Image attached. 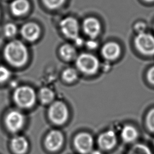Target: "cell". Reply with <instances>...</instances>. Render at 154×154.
Listing matches in <instances>:
<instances>
[{"instance_id": "cell-31", "label": "cell", "mask_w": 154, "mask_h": 154, "mask_svg": "<svg viewBox=\"0 0 154 154\" xmlns=\"http://www.w3.org/2000/svg\"><path fill=\"white\" fill-rule=\"evenodd\" d=\"M128 154H133V153H131V152H129Z\"/></svg>"}, {"instance_id": "cell-28", "label": "cell", "mask_w": 154, "mask_h": 154, "mask_svg": "<svg viewBox=\"0 0 154 154\" xmlns=\"http://www.w3.org/2000/svg\"><path fill=\"white\" fill-rule=\"evenodd\" d=\"M75 43L78 45V46H81L83 43H84V40L82 38H81L80 37H78L77 38H76L75 40Z\"/></svg>"}, {"instance_id": "cell-14", "label": "cell", "mask_w": 154, "mask_h": 154, "mask_svg": "<svg viewBox=\"0 0 154 154\" xmlns=\"http://www.w3.org/2000/svg\"><path fill=\"white\" fill-rule=\"evenodd\" d=\"M101 52L105 59L114 60L120 55L121 49L118 43L114 42H109L103 46Z\"/></svg>"}, {"instance_id": "cell-30", "label": "cell", "mask_w": 154, "mask_h": 154, "mask_svg": "<svg viewBox=\"0 0 154 154\" xmlns=\"http://www.w3.org/2000/svg\"><path fill=\"white\" fill-rule=\"evenodd\" d=\"M146 2H153L154 0H144Z\"/></svg>"}, {"instance_id": "cell-24", "label": "cell", "mask_w": 154, "mask_h": 154, "mask_svg": "<svg viewBox=\"0 0 154 154\" xmlns=\"http://www.w3.org/2000/svg\"><path fill=\"white\" fill-rule=\"evenodd\" d=\"M10 70L3 66H0V83L6 81L10 76Z\"/></svg>"}, {"instance_id": "cell-18", "label": "cell", "mask_w": 154, "mask_h": 154, "mask_svg": "<svg viewBox=\"0 0 154 154\" xmlns=\"http://www.w3.org/2000/svg\"><path fill=\"white\" fill-rule=\"evenodd\" d=\"M67 0H41L42 5L51 11L60 9L66 3Z\"/></svg>"}, {"instance_id": "cell-6", "label": "cell", "mask_w": 154, "mask_h": 154, "mask_svg": "<svg viewBox=\"0 0 154 154\" xmlns=\"http://www.w3.org/2000/svg\"><path fill=\"white\" fill-rule=\"evenodd\" d=\"M48 115L50 120L53 123L61 125L67 120L69 111L66 105L63 102L55 101L50 106Z\"/></svg>"}, {"instance_id": "cell-12", "label": "cell", "mask_w": 154, "mask_h": 154, "mask_svg": "<svg viewBox=\"0 0 154 154\" xmlns=\"http://www.w3.org/2000/svg\"><path fill=\"white\" fill-rule=\"evenodd\" d=\"M63 140V135L60 131L52 130L48 133L46 137L45 146L49 151H57L61 147Z\"/></svg>"}, {"instance_id": "cell-27", "label": "cell", "mask_w": 154, "mask_h": 154, "mask_svg": "<svg viewBox=\"0 0 154 154\" xmlns=\"http://www.w3.org/2000/svg\"><path fill=\"white\" fill-rule=\"evenodd\" d=\"M86 46L90 49H94L97 48V43L94 39H90L86 42Z\"/></svg>"}, {"instance_id": "cell-13", "label": "cell", "mask_w": 154, "mask_h": 154, "mask_svg": "<svg viewBox=\"0 0 154 154\" xmlns=\"http://www.w3.org/2000/svg\"><path fill=\"white\" fill-rule=\"evenodd\" d=\"M117 143V136L113 131H108L100 135L98 144L103 150L112 149Z\"/></svg>"}, {"instance_id": "cell-5", "label": "cell", "mask_w": 154, "mask_h": 154, "mask_svg": "<svg viewBox=\"0 0 154 154\" xmlns=\"http://www.w3.org/2000/svg\"><path fill=\"white\" fill-rule=\"evenodd\" d=\"M134 43L139 52L144 55H154V36L143 32L138 33L134 38Z\"/></svg>"}, {"instance_id": "cell-3", "label": "cell", "mask_w": 154, "mask_h": 154, "mask_svg": "<svg viewBox=\"0 0 154 154\" xmlns=\"http://www.w3.org/2000/svg\"><path fill=\"white\" fill-rule=\"evenodd\" d=\"M59 27L62 34L70 39L75 40L79 37V23L73 16L68 15L62 18L59 22Z\"/></svg>"}, {"instance_id": "cell-15", "label": "cell", "mask_w": 154, "mask_h": 154, "mask_svg": "<svg viewBox=\"0 0 154 154\" xmlns=\"http://www.w3.org/2000/svg\"><path fill=\"white\" fill-rule=\"evenodd\" d=\"M11 146L14 153L17 154H23L27 150L28 143L25 137L17 136L11 140Z\"/></svg>"}, {"instance_id": "cell-2", "label": "cell", "mask_w": 154, "mask_h": 154, "mask_svg": "<svg viewBox=\"0 0 154 154\" xmlns=\"http://www.w3.org/2000/svg\"><path fill=\"white\" fill-rule=\"evenodd\" d=\"M34 90L28 86H21L17 88L13 93V99L20 107L28 108L31 107L35 101Z\"/></svg>"}, {"instance_id": "cell-8", "label": "cell", "mask_w": 154, "mask_h": 154, "mask_svg": "<svg viewBox=\"0 0 154 154\" xmlns=\"http://www.w3.org/2000/svg\"><path fill=\"white\" fill-rule=\"evenodd\" d=\"M20 32L22 37L26 40L34 42L39 38L41 34V28L36 22L28 21L22 25Z\"/></svg>"}, {"instance_id": "cell-4", "label": "cell", "mask_w": 154, "mask_h": 154, "mask_svg": "<svg viewBox=\"0 0 154 154\" xmlns=\"http://www.w3.org/2000/svg\"><path fill=\"white\" fill-rule=\"evenodd\" d=\"M76 64L78 69L82 73L92 75L97 71L99 62L98 59L93 55L83 53L76 58Z\"/></svg>"}, {"instance_id": "cell-23", "label": "cell", "mask_w": 154, "mask_h": 154, "mask_svg": "<svg viewBox=\"0 0 154 154\" xmlns=\"http://www.w3.org/2000/svg\"><path fill=\"white\" fill-rule=\"evenodd\" d=\"M146 123L148 129L150 131L154 132V108L150 109L148 112L146 116Z\"/></svg>"}, {"instance_id": "cell-21", "label": "cell", "mask_w": 154, "mask_h": 154, "mask_svg": "<svg viewBox=\"0 0 154 154\" xmlns=\"http://www.w3.org/2000/svg\"><path fill=\"white\" fill-rule=\"evenodd\" d=\"M62 76L66 82H71L77 79L78 73L76 70L73 68H67L63 71Z\"/></svg>"}, {"instance_id": "cell-16", "label": "cell", "mask_w": 154, "mask_h": 154, "mask_svg": "<svg viewBox=\"0 0 154 154\" xmlns=\"http://www.w3.org/2000/svg\"><path fill=\"white\" fill-rule=\"evenodd\" d=\"M138 137V132L137 129L131 126H125L121 132V137L122 140L126 143H131L137 140Z\"/></svg>"}, {"instance_id": "cell-26", "label": "cell", "mask_w": 154, "mask_h": 154, "mask_svg": "<svg viewBox=\"0 0 154 154\" xmlns=\"http://www.w3.org/2000/svg\"><path fill=\"white\" fill-rule=\"evenodd\" d=\"M134 27H135V29L138 32V33L145 32V29L146 26L144 23L142 22H139L135 25Z\"/></svg>"}, {"instance_id": "cell-32", "label": "cell", "mask_w": 154, "mask_h": 154, "mask_svg": "<svg viewBox=\"0 0 154 154\" xmlns=\"http://www.w3.org/2000/svg\"><path fill=\"white\" fill-rule=\"evenodd\" d=\"M153 144H154V141H153Z\"/></svg>"}, {"instance_id": "cell-22", "label": "cell", "mask_w": 154, "mask_h": 154, "mask_svg": "<svg viewBox=\"0 0 154 154\" xmlns=\"http://www.w3.org/2000/svg\"><path fill=\"white\" fill-rule=\"evenodd\" d=\"M133 154H152L150 149L143 144H137L134 145L130 152Z\"/></svg>"}, {"instance_id": "cell-9", "label": "cell", "mask_w": 154, "mask_h": 154, "mask_svg": "<svg viewBox=\"0 0 154 154\" xmlns=\"http://www.w3.org/2000/svg\"><path fill=\"white\" fill-rule=\"evenodd\" d=\"M23 123L24 117L23 114L17 110L11 111L5 118V125L11 132L19 131L22 128Z\"/></svg>"}, {"instance_id": "cell-25", "label": "cell", "mask_w": 154, "mask_h": 154, "mask_svg": "<svg viewBox=\"0 0 154 154\" xmlns=\"http://www.w3.org/2000/svg\"><path fill=\"white\" fill-rule=\"evenodd\" d=\"M147 79L150 84L154 85V66L149 69L147 73Z\"/></svg>"}, {"instance_id": "cell-7", "label": "cell", "mask_w": 154, "mask_h": 154, "mask_svg": "<svg viewBox=\"0 0 154 154\" xmlns=\"http://www.w3.org/2000/svg\"><path fill=\"white\" fill-rule=\"evenodd\" d=\"M100 20L93 16L85 17L82 22V28L84 32L91 39L98 36L101 31Z\"/></svg>"}, {"instance_id": "cell-1", "label": "cell", "mask_w": 154, "mask_h": 154, "mask_svg": "<svg viewBox=\"0 0 154 154\" xmlns=\"http://www.w3.org/2000/svg\"><path fill=\"white\" fill-rule=\"evenodd\" d=\"M4 55L5 60L10 64L16 67H20L25 64L27 61V48L21 41L14 40L5 45Z\"/></svg>"}, {"instance_id": "cell-11", "label": "cell", "mask_w": 154, "mask_h": 154, "mask_svg": "<svg viewBox=\"0 0 154 154\" xmlns=\"http://www.w3.org/2000/svg\"><path fill=\"white\" fill-rule=\"evenodd\" d=\"M9 8L12 15L19 17L26 16L30 11L31 4L29 0H12Z\"/></svg>"}, {"instance_id": "cell-29", "label": "cell", "mask_w": 154, "mask_h": 154, "mask_svg": "<svg viewBox=\"0 0 154 154\" xmlns=\"http://www.w3.org/2000/svg\"><path fill=\"white\" fill-rule=\"evenodd\" d=\"M91 154H102V152L98 150H93L91 153Z\"/></svg>"}, {"instance_id": "cell-20", "label": "cell", "mask_w": 154, "mask_h": 154, "mask_svg": "<svg viewBox=\"0 0 154 154\" xmlns=\"http://www.w3.org/2000/svg\"><path fill=\"white\" fill-rule=\"evenodd\" d=\"M18 28L17 25L13 22L5 23L3 27V33L6 37H14L17 33Z\"/></svg>"}, {"instance_id": "cell-17", "label": "cell", "mask_w": 154, "mask_h": 154, "mask_svg": "<svg viewBox=\"0 0 154 154\" xmlns=\"http://www.w3.org/2000/svg\"><path fill=\"white\" fill-rule=\"evenodd\" d=\"M60 53L61 57L67 61L74 59L76 55V51L75 48L68 43L64 44L60 47Z\"/></svg>"}, {"instance_id": "cell-19", "label": "cell", "mask_w": 154, "mask_h": 154, "mask_svg": "<svg viewBox=\"0 0 154 154\" xmlns=\"http://www.w3.org/2000/svg\"><path fill=\"white\" fill-rule=\"evenodd\" d=\"M39 97L42 103H48L53 100L54 98V93L51 89L44 87L40 90Z\"/></svg>"}, {"instance_id": "cell-10", "label": "cell", "mask_w": 154, "mask_h": 154, "mask_svg": "<svg viewBox=\"0 0 154 154\" xmlns=\"http://www.w3.org/2000/svg\"><path fill=\"white\" fill-rule=\"evenodd\" d=\"M74 144L79 152L86 154L92 150L93 139L90 134L87 132H81L75 137Z\"/></svg>"}]
</instances>
